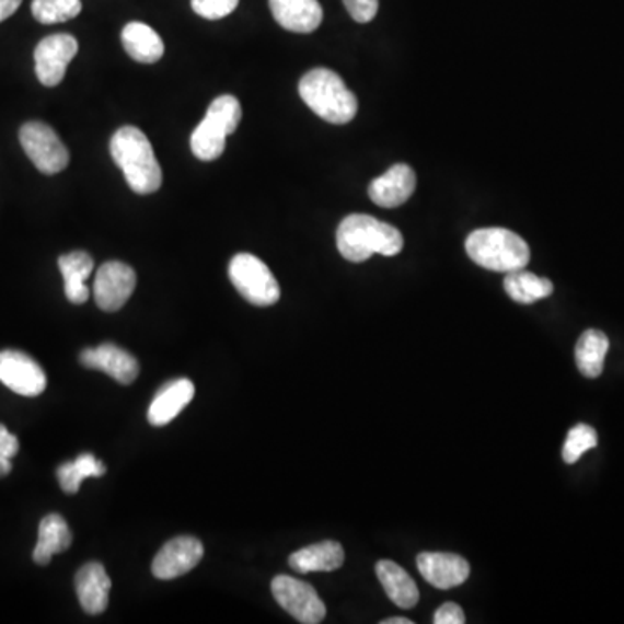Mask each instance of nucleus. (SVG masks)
<instances>
[{
    "label": "nucleus",
    "instance_id": "5",
    "mask_svg": "<svg viewBox=\"0 0 624 624\" xmlns=\"http://www.w3.org/2000/svg\"><path fill=\"white\" fill-rule=\"evenodd\" d=\"M242 122V104L234 96H219L208 106L201 124L192 134V151L196 159L212 162L224 153L226 139Z\"/></svg>",
    "mask_w": 624,
    "mask_h": 624
},
{
    "label": "nucleus",
    "instance_id": "11",
    "mask_svg": "<svg viewBox=\"0 0 624 624\" xmlns=\"http://www.w3.org/2000/svg\"><path fill=\"white\" fill-rule=\"evenodd\" d=\"M0 382L5 388L26 397L46 391V373L41 365L20 350H2L0 353Z\"/></svg>",
    "mask_w": 624,
    "mask_h": 624
},
{
    "label": "nucleus",
    "instance_id": "25",
    "mask_svg": "<svg viewBox=\"0 0 624 624\" xmlns=\"http://www.w3.org/2000/svg\"><path fill=\"white\" fill-rule=\"evenodd\" d=\"M504 287L508 297L519 304H534L554 293V284L550 279L540 278L524 269L508 273Z\"/></svg>",
    "mask_w": 624,
    "mask_h": 624
},
{
    "label": "nucleus",
    "instance_id": "14",
    "mask_svg": "<svg viewBox=\"0 0 624 624\" xmlns=\"http://www.w3.org/2000/svg\"><path fill=\"white\" fill-rule=\"evenodd\" d=\"M416 566L425 581L430 582L437 590L460 587L471 576L469 562L462 555L457 554L425 552L416 558Z\"/></svg>",
    "mask_w": 624,
    "mask_h": 624
},
{
    "label": "nucleus",
    "instance_id": "22",
    "mask_svg": "<svg viewBox=\"0 0 624 624\" xmlns=\"http://www.w3.org/2000/svg\"><path fill=\"white\" fill-rule=\"evenodd\" d=\"M71 531L67 520L58 513L44 517L38 525V541L34 550V561L38 566H47L50 558L70 548Z\"/></svg>",
    "mask_w": 624,
    "mask_h": 624
},
{
    "label": "nucleus",
    "instance_id": "20",
    "mask_svg": "<svg viewBox=\"0 0 624 624\" xmlns=\"http://www.w3.org/2000/svg\"><path fill=\"white\" fill-rule=\"evenodd\" d=\"M59 270L65 279V293L71 304H85L89 300L88 281L94 270V261L88 252H71L61 255L58 261Z\"/></svg>",
    "mask_w": 624,
    "mask_h": 624
},
{
    "label": "nucleus",
    "instance_id": "4",
    "mask_svg": "<svg viewBox=\"0 0 624 624\" xmlns=\"http://www.w3.org/2000/svg\"><path fill=\"white\" fill-rule=\"evenodd\" d=\"M465 249L477 266L505 275L525 269L531 261L528 243L505 228L477 229L466 238Z\"/></svg>",
    "mask_w": 624,
    "mask_h": 624
},
{
    "label": "nucleus",
    "instance_id": "33",
    "mask_svg": "<svg viewBox=\"0 0 624 624\" xmlns=\"http://www.w3.org/2000/svg\"><path fill=\"white\" fill-rule=\"evenodd\" d=\"M20 5L21 0H0V23L13 16Z\"/></svg>",
    "mask_w": 624,
    "mask_h": 624
},
{
    "label": "nucleus",
    "instance_id": "26",
    "mask_svg": "<svg viewBox=\"0 0 624 624\" xmlns=\"http://www.w3.org/2000/svg\"><path fill=\"white\" fill-rule=\"evenodd\" d=\"M106 474V466L94 454L83 453L76 462L62 463L58 469V481L62 492L68 495L79 492L83 478L101 477Z\"/></svg>",
    "mask_w": 624,
    "mask_h": 624
},
{
    "label": "nucleus",
    "instance_id": "27",
    "mask_svg": "<svg viewBox=\"0 0 624 624\" xmlns=\"http://www.w3.org/2000/svg\"><path fill=\"white\" fill-rule=\"evenodd\" d=\"M80 11H82L80 0H34L32 2V13L42 25L65 23V21L79 16Z\"/></svg>",
    "mask_w": 624,
    "mask_h": 624
},
{
    "label": "nucleus",
    "instance_id": "29",
    "mask_svg": "<svg viewBox=\"0 0 624 624\" xmlns=\"http://www.w3.org/2000/svg\"><path fill=\"white\" fill-rule=\"evenodd\" d=\"M240 4V0H192V8L205 20H221L229 16Z\"/></svg>",
    "mask_w": 624,
    "mask_h": 624
},
{
    "label": "nucleus",
    "instance_id": "1",
    "mask_svg": "<svg viewBox=\"0 0 624 624\" xmlns=\"http://www.w3.org/2000/svg\"><path fill=\"white\" fill-rule=\"evenodd\" d=\"M337 249L349 263H365L374 254L394 257L404 249L400 229L365 213H353L337 229Z\"/></svg>",
    "mask_w": 624,
    "mask_h": 624
},
{
    "label": "nucleus",
    "instance_id": "32",
    "mask_svg": "<svg viewBox=\"0 0 624 624\" xmlns=\"http://www.w3.org/2000/svg\"><path fill=\"white\" fill-rule=\"evenodd\" d=\"M18 451H20V442H18L16 436L9 432L4 425L0 424V458H11L16 457Z\"/></svg>",
    "mask_w": 624,
    "mask_h": 624
},
{
    "label": "nucleus",
    "instance_id": "7",
    "mask_svg": "<svg viewBox=\"0 0 624 624\" xmlns=\"http://www.w3.org/2000/svg\"><path fill=\"white\" fill-rule=\"evenodd\" d=\"M20 142L26 157L42 174L53 175L65 171L70 153L55 129L42 122H28L20 129Z\"/></svg>",
    "mask_w": 624,
    "mask_h": 624
},
{
    "label": "nucleus",
    "instance_id": "24",
    "mask_svg": "<svg viewBox=\"0 0 624 624\" xmlns=\"http://www.w3.org/2000/svg\"><path fill=\"white\" fill-rule=\"evenodd\" d=\"M609 338L600 330H587L579 337L576 346V365L587 379H597L603 371V361L608 356Z\"/></svg>",
    "mask_w": 624,
    "mask_h": 624
},
{
    "label": "nucleus",
    "instance_id": "21",
    "mask_svg": "<svg viewBox=\"0 0 624 624\" xmlns=\"http://www.w3.org/2000/svg\"><path fill=\"white\" fill-rule=\"evenodd\" d=\"M122 44L134 61L146 62V65L159 61L165 53L160 35L151 26L139 23V21L125 25L122 30Z\"/></svg>",
    "mask_w": 624,
    "mask_h": 624
},
{
    "label": "nucleus",
    "instance_id": "31",
    "mask_svg": "<svg viewBox=\"0 0 624 624\" xmlns=\"http://www.w3.org/2000/svg\"><path fill=\"white\" fill-rule=\"evenodd\" d=\"M434 623L463 624L465 623V612L458 603H442L441 608L437 609L436 614H434Z\"/></svg>",
    "mask_w": 624,
    "mask_h": 624
},
{
    "label": "nucleus",
    "instance_id": "10",
    "mask_svg": "<svg viewBox=\"0 0 624 624\" xmlns=\"http://www.w3.org/2000/svg\"><path fill=\"white\" fill-rule=\"evenodd\" d=\"M138 284L136 273L127 264L118 261L104 263L97 269L94 279V299L97 308L106 312H115L127 304V300L134 293V288Z\"/></svg>",
    "mask_w": 624,
    "mask_h": 624
},
{
    "label": "nucleus",
    "instance_id": "18",
    "mask_svg": "<svg viewBox=\"0 0 624 624\" xmlns=\"http://www.w3.org/2000/svg\"><path fill=\"white\" fill-rule=\"evenodd\" d=\"M195 397V385L192 380L177 379L165 383L154 400L151 401L148 409V420L154 427H163L171 424L175 416L180 415L187 404Z\"/></svg>",
    "mask_w": 624,
    "mask_h": 624
},
{
    "label": "nucleus",
    "instance_id": "15",
    "mask_svg": "<svg viewBox=\"0 0 624 624\" xmlns=\"http://www.w3.org/2000/svg\"><path fill=\"white\" fill-rule=\"evenodd\" d=\"M416 189V175L406 163L392 165L385 174L371 181V201L382 208H395L406 204Z\"/></svg>",
    "mask_w": 624,
    "mask_h": 624
},
{
    "label": "nucleus",
    "instance_id": "9",
    "mask_svg": "<svg viewBox=\"0 0 624 624\" xmlns=\"http://www.w3.org/2000/svg\"><path fill=\"white\" fill-rule=\"evenodd\" d=\"M79 42L68 34L49 35L35 47V73L46 88H56L65 79L68 65L76 58Z\"/></svg>",
    "mask_w": 624,
    "mask_h": 624
},
{
    "label": "nucleus",
    "instance_id": "28",
    "mask_svg": "<svg viewBox=\"0 0 624 624\" xmlns=\"http://www.w3.org/2000/svg\"><path fill=\"white\" fill-rule=\"evenodd\" d=\"M597 444H599V436H597L593 427L587 424L576 425L575 429H570L569 434H567L564 450H562V458H564V462L573 465L587 451L597 448Z\"/></svg>",
    "mask_w": 624,
    "mask_h": 624
},
{
    "label": "nucleus",
    "instance_id": "2",
    "mask_svg": "<svg viewBox=\"0 0 624 624\" xmlns=\"http://www.w3.org/2000/svg\"><path fill=\"white\" fill-rule=\"evenodd\" d=\"M113 162L120 166L130 189L151 195L162 186V166L154 157L153 146L138 127H120L109 142Z\"/></svg>",
    "mask_w": 624,
    "mask_h": 624
},
{
    "label": "nucleus",
    "instance_id": "3",
    "mask_svg": "<svg viewBox=\"0 0 624 624\" xmlns=\"http://www.w3.org/2000/svg\"><path fill=\"white\" fill-rule=\"evenodd\" d=\"M300 97L317 117L333 125L349 124L358 113V100L338 73L328 68L308 71L299 83Z\"/></svg>",
    "mask_w": 624,
    "mask_h": 624
},
{
    "label": "nucleus",
    "instance_id": "34",
    "mask_svg": "<svg viewBox=\"0 0 624 624\" xmlns=\"http://www.w3.org/2000/svg\"><path fill=\"white\" fill-rule=\"evenodd\" d=\"M11 471H13L11 460H8V458H0V477H4V475H8Z\"/></svg>",
    "mask_w": 624,
    "mask_h": 624
},
{
    "label": "nucleus",
    "instance_id": "16",
    "mask_svg": "<svg viewBox=\"0 0 624 624\" xmlns=\"http://www.w3.org/2000/svg\"><path fill=\"white\" fill-rule=\"evenodd\" d=\"M77 597L83 611L92 616L108 608L112 579L100 562H89L80 567L76 576Z\"/></svg>",
    "mask_w": 624,
    "mask_h": 624
},
{
    "label": "nucleus",
    "instance_id": "12",
    "mask_svg": "<svg viewBox=\"0 0 624 624\" xmlns=\"http://www.w3.org/2000/svg\"><path fill=\"white\" fill-rule=\"evenodd\" d=\"M204 557V545L200 540L193 536H180L169 541L162 546L157 557H154V578L175 579L187 575L189 570L198 566V562Z\"/></svg>",
    "mask_w": 624,
    "mask_h": 624
},
{
    "label": "nucleus",
    "instance_id": "23",
    "mask_svg": "<svg viewBox=\"0 0 624 624\" xmlns=\"http://www.w3.org/2000/svg\"><path fill=\"white\" fill-rule=\"evenodd\" d=\"M377 576L382 582L389 599L403 609L415 608L420 600V591L412 576L392 561H380L377 564Z\"/></svg>",
    "mask_w": 624,
    "mask_h": 624
},
{
    "label": "nucleus",
    "instance_id": "6",
    "mask_svg": "<svg viewBox=\"0 0 624 624\" xmlns=\"http://www.w3.org/2000/svg\"><path fill=\"white\" fill-rule=\"evenodd\" d=\"M229 279L240 296L257 308L276 304L281 296L269 267L252 254H238L229 263Z\"/></svg>",
    "mask_w": 624,
    "mask_h": 624
},
{
    "label": "nucleus",
    "instance_id": "8",
    "mask_svg": "<svg viewBox=\"0 0 624 624\" xmlns=\"http://www.w3.org/2000/svg\"><path fill=\"white\" fill-rule=\"evenodd\" d=\"M270 590L276 602L299 623L317 624L325 620V603L309 582L279 575L270 582Z\"/></svg>",
    "mask_w": 624,
    "mask_h": 624
},
{
    "label": "nucleus",
    "instance_id": "19",
    "mask_svg": "<svg viewBox=\"0 0 624 624\" xmlns=\"http://www.w3.org/2000/svg\"><path fill=\"white\" fill-rule=\"evenodd\" d=\"M344 561H346V554H344L340 543L328 540L300 548L299 552L290 555L288 564L299 575H309V573L337 570Z\"/></svg>",
    "mask_w": 624,
    "mask_h": 624
},
{
    "label": "nucleus",
    "instance_id": "35",
    "mask_svg": "<svg viewBox=\"0 0 624 624\" xmlns=\"http://www.w3.org/2000/svg\"><path fill=\"white\" fill-rule=\"evenodd\" d=\"M382 624H413V621L406 617H389V620H383Z\"/></svg>",
    "mask_w": 624,
    "mask_h": 624
},
{
    "label": "nucleus",
    "instance_id": "13",
    "mask_svg": "<svg viewBox=\"0 0 624 624\" xmlns=\"http://www.w3.org/2000/svg\"><path fill=\"white\" fill-rule=\"evenodd\" d=\"M80 362L89 370L103 371L122 385H129L138 379L139 362L132 354L113 344H103L80 353Z\"/></svg>",
    "mask_w": 624,
    "mask_h": 624
},
{
    "label": "nucleus",
    "instance_id": "30",
    "mask_svg": "<svg viewBox=\"0 0 624 624\" xmlns=\"http://www.w3.org/2000/svg\"><path fill=\"white\" fill-rule=\"evenodd\" d=\"M344 5L358 23H370L379 13V0H344Z\"/></svg>",
    "mask_w": 624,
    "mask_h": 624
},
{
    "label": "nucleus",
    "instance_id": "17",
    "mask_svg": "<svg viewBox=\"0 0 624 624\" xmlns=\"http://www.w3.org/2000/svg\"><path fill=\"white\" fill-rule=\"evenodd\" d=\"M269 8L279 25L296 34H311L323 21L317 0H269Z\"/></svg>",
    "mask_w": 624,
    "mask_h": 624
}]
</instances>
